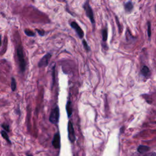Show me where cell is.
<instances>
[{
  "label": "cell",
  "mask_w": 156,
  "mask_h": 156,
  "mask_svg": "<svg viewBox=\"0 0 156 156\" xmlns=\"http://www.w3.org/2000/svg\"><path fill=\"white\" fill-rule=\"evenodd\" d=\"M16 55H17V57L18 58L19 65H20L21 71L23 72L26 69V62H25L24 57V53H23V47L21 45H19L17 48Z\"/></svg>",
  "instance_id": "cell-1"
},
{
  "label": "cell",
  "mask_w": 156,
  "mask_h": 156,
  "mask_svg": "<svg viewBox=\"0 0 156 156\" xmlns=\"http://www.w3.org/2000/svg\"><path fill=\"white\" fill-rule=\"evenodd\" d=\"M59 116H60V113H59V108L58 107L57 105L55 107V108L51 111L49 120V121L52 123V124H56L58 122V119H59Z\"/></svg>",
  "instance_id": "cell-2"
},
{
  "label": "cell",
  "mask_w": 156,
  "mask_h": 156,
  "mask_svg": "<svg viewBox=\"0 0 156 156\" xmlns=\"http://www.w3.org/2000/svg\"><path fill=\"white\" fill-rule=\"evenodd\" d=\"M84 9L85 10L87 16L89 18V19L90 20V21L92 23V24H94V19L93 10L91 9V7L90 6L88 1L86 2L85 4H84Z\"/></svg>",
  "instance_id": "cell-3"
},
{
  "label": "cell",
  "mask_w": 156,
  "mask_h": 156,
  "mask_svg": "<svg viewBox=\"0 0 156 156\" xmlns=\"http://www.w3.org/2000/svg\"><path fill=\"white\" fill-rule=\"evenodd\" d=\"M68 138L71 143H73L76 140V136L74 133V130L72 122L69 121L68 124Z\"/></svg>",
  "instance_id": "cell-4"
},
{
  "label": "cell",
  "mask_w": 156,
  "mask_h": 156,
  "mask_svg": "<svg viewBox=\"0 0 156 156\" xmlns=\"http://www.w3.org/2000/svg\"><path fill=\"white\" fill-rule=\"evenodd\" d=\"M70 25L75 30V31L76 32L77 34L79 37V38H82L83 37V35H84L82 29L80 28V27L78 25V24L75 21H73V22L71 23Z\"/></svg>",
  "instance_id": "cell-5"
},
{
  "label": "cell",
  "mask_w": 156,
  "mask_h": 156,
  "mask_svg": "<svg viewBox=\"0 0 156 156\" xmlns=\"http://www.w3.org/2000/svg\"><path fill=\"white\" fill-rule=\"evenodd\" d=\"M51 56L52 55L50 53H48L44 57H43L38 62V67H44L47 66Z\"/></svg>",
  "instance_id": "cell-6"
},
{
  "label": "cell",
  "mask_w": 156,
  "mask_h": 156,
  "mask_svg": "<svg viewBox=\"0 0 156 156\" xmlns=\"http://www.w3.org/2000/svg\"><path fill=\"white\" fill-rule=\"evenodd\" d=\"M52 144L56 149H59L60 147V136L58 132L54 135L52 141Z\"/></svg>",
  "instance_id": "cell-7"
},
{
  "label": "cell",
  "mask_w": 156,
  "mask_h": 156,
  "mask_svg": "<svg viewBox=\"0 0 156 156\" xmlns=\"http://www.w3.org/2000/svg\"><path fill=\"white\" fill-rule=\"evenodd\" d=\"M66 112H67L68 116L69 118L71 116V115H72V112H73L72 103L70 101H68L67 102V104L66 105Z\"/></svg>",
  "instance_id": "cell-8"
},
{
  "label": "cell",
  "mask_w": 156,
  "mask_h": 156,
  "mask_svg": "<svg viewBox=\"0 0 156 156\" xmlns=\"http://www.w3.org/2000/svg\"><path fill=\"white\" fill-rule=\"evenodd\" d=\"M149 150V147L146 146H140L138 147V151L141 154L145 153L147 151H148Z\"/></svg>",
  "instance_id": "cell-9"
},
{
  "label": "cell",
  "mask_w": 156,
  "mask_h": 156,
  "mask_svg": "<svg viewBox=\"0 0 156 156\" xmlns=\"http://www.w3.org/2000/svg\"><path fill=\"white\" fill-rule=\"evenodd\" d=\"M125 9L127 12H130L133 9V5L132 2L129 1L125 4Z\"/></svg>",
  "instance_id": "cell-10"
},
{
  "label": "cell",
  "mask_w": 156,
  "mask_h": 156,
  "mask_svg": "<svg viewBox=\"0 0 156 156\" xmlns=\"http://www.w3.org/2000/svg\"><path fill=\"white\" fill-rule=\"evenodd\" d=\"M141 73H142V74L143 76H147V75L149 74V68L146 66H143V68L141 69Z\"/></svg>",
  "instance_id": "cell-11"
},
{
  "label": "cell",
  "mask_w": 156,
  "mask_h": 156,
  "mask_svg": "<svg viewBox=\"0 0 156 156\" xmlns=\"http://www.w3.org/2000/svg\"><path fill=\"white\" fill-rule=\"evenodd\" d=\"M16 88V80L14 77L11 78V89L13 91H15Z\"/></svg>",
  "instance_id": "cell-12"
},
{
  "label": "cell",
  "mask_w": 156,
  "mask_h": 156,
  "mask_svg": "<svg viewBox=\"0 0 156 156\" xmlns=\"http://www.w3.org/2000/svg\"><path fill=\"white\" fill-rule=\"evenodd\" d=\"M1 134L2 135V136L10 144H11V142H10V140H9V136L7 135V133H6V132H5L4 130H2L1 132Z\"/></svg>",
  "instance_id": "cell-13"
},
{
  "label": "cell",
  "mask_w": 156,
  "mask_h": 156,
  "mask_svg": "<svg viewBox=\"0 0 156 156\" xmlns=\"http://www.w3.org/2000/svg\"><path fill=\"white\" fill-rule=\"evenodd\" d=\"M24 33L26 34V35H27L29 37L35 36V33L33 32L32 30H28V29H26L24 30Z\"/></svg>",
  "instance_id": "cell-14"
},
{
  "label": "cell",
  "mask_w": 156,
  "mask_h": 156,
  "mask_svg": "<svg viewBox=\"0 0 156 156\" xmlns=\"http://www.w3.org/2000/svg\"><path fill=\"white\" fill-rule=\"evenodd\" d=\"M102 39L104 41H105L107 39V31L106 29L102 30Z\"/></svg>",
  "instance_id": "cell-15"
},
{
  "label": "cell",
  "mask_w": 156,
  "mask_h": 156,
  "mask_svg": "<svg viewBox=\"0 0 156 156\" xmlns=\"http://www.w3.org/2000/svg\"><path fill=\"white\" fill-rule=\"evenodd\" d=\"M82 43H83V47H84L85 49L87 51H89L90 50V48L89 46L88 45L87 41H86L85 40H83L82 41Z\"/></svg>",
  "instance_id": "cell-16"
},
{
  "label": "cell",
  "mask_w": 156,
  "mask_h": 156,
  "mask_svg": "<svg viewBox=\"0 0 156 156\" xmlns=\"http://www.w3.org/2000/svg\"><path fill=\"white\" fill-rule=\"evenodd\" d=\"M1 126H2V127L4 128L7 132H9V131H10V130H9V125H8V124H2L1 125Z\"/></svg>",
  "instance_id": "cell-17"
},
{
  "label": "cell",
  "mask_w": 156,
  "mask_h": 156,
  "mask_svg": "<svg viewBox=\"0 0 156 156\" xmlns=\"http://www.w3.org/2000/svg\"><path fill=\"white\" fill-rule=\"evenodd\" d=\"M147 34H148V36L151 37V24L149 22L147 23Z\"/></svg>",
  "instance_id": "cell-18"
},
{
  "label": "cell",
  "mask_w": 156,
  "mask_h": 156,
  "mask_svg": "<svg viewBox=\"0 0 156 156\" xmlns=\"http://www.w3.org/2000/svg\"><path fill=\"white\" fill-rule=\"evenodd\" d=\"M36 31L38 32V34L41 35L43 36L44 34V31L43 30H39V29H36Z\"/></svg>",
  "instance_id": "cell-19"
},
{
  "label": "cell",
  "mask_w": 156,
  "mask_h": 156,
  "mask_svg": "<svg viewBox=\"0 0 156 156\" xmlns=\"http://www.w3.org/2000/svg\"><path fill=\"white\" fill-rule=\"evenodd\" d=\"M1 36L0 35V46L1 45Z\"/></svg>",
  "instance_id": "cell-20"
}]
</instances>
